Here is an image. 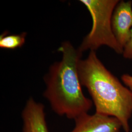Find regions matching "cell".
<instances>
[{"label":"cell","mask_w":132,"mask_h":132,"mask_svg":"<svg viewBox=\"0 0 132 132\" xmlns=\"http://www.w3.org/2000/svg\"><path fill=\"white\" fill-rule=\"evenodd\" d=\"M112 29L119 45L124 48L131 35L132 28V1H119L113 11Z\"/></svg>","instance_id":"obj_5"},{"label":"cell","mask_w":132,"mask_h":132,"mask_svg":"<svg viewBox=\"0 0 132 132\" xmlns=\"http://www.w3.org/2000/svg\"><path fill=\"white\" fill-rule=\"evenodd\" d=\"M22 132H50L43 104L32 97L27 101L22 112Z\"/></svg>","instance_id":"obj_6"},{"label":"cell","mask_w":132,"mask_h":132,"mask_svg":"<svg viewBox=\"0 0 132 132\" xmlns=\"http://www.w3.org/2000/svg\"><path fill=\"white\" fill-rule=\"evenodd\" d=\"M58 51L62 59L51 66L44 77L43 95L55 113L75 120L88 113L93 104L83 94L80 82L78 66L83 53L69 41L62 43Z\"/></svg>","instance_id":"obj_1"},{"label":"cell","mask_w":132,"mask_h":132,"mask_svg":"<svg viewBox=\"0 0 132 132\" xmlns=\"http://www.w3.org/2000/svg\"><path fill=\"white\" fill-rule=\"evenodd\" d=\"M123 56L128 59H132V28L129 41L123 48Z\"/></svg>","instance_id":"obj_8"},{"label":"cell","mask_w":132,"mask_h":132,"mask_svg":"<svg viewBox=\"0 0 132 132\" xmlns=\"http://www.w3.org/2000/svg\"><path fill=\"white\" fill-rule=\"evenodd\" d=\"M26 32L10 34L5 31L0 36V47L7 50H15L21 47L26 42Z\"/></svg>","instance_id":"obj_7"},{"label":"cell","mask_w":132,"mask_h":132,"mask_svg":"<svg viewBox=\"0 0 132 132\" xmlns=\"http://www.w3.org/2000/svg\"><path fill=\"white\" fill-rule=\"evenodd\" d=\"M80 82L90 94L95 113L113 117L121 123L124 132H131L132 93L107 69L95 51H90L78 63Z\"/></svg>","instance_id":"obj_2"},{"label":"cell","mask_w":132,"mask_h":132,"mask_svg":"<svg viewBox=\"0 0 132 132\" xmlns=\"http://www.w3.org/2000/svg\"><path fill=\"white\" fill-rule=\"evenodd\" d=\"M75 126L70 132H119L122 129L117 118L100 113H84L75 120Z\"/></svg>","instance_id":"obj_4"},{"label":"cell","mask_w":132,"mask_h":132,"mask_svg":"<svg viewBox=\"0 0 132 132\" xmlns=\"http://www.w3.org/2000/svg\"><path fill=\"white\" fill-rule=\"evenodd\" d=\"M87 8L93 20L90 32L84 38L78 48L81 52L95 51L106 46L117 53L122 54L123 48L115 38L112 26L113 11L119 0H81Z\"/></svg>","instance_id":"obj_3"},{"label":"cell","mask_w":132,"mask_h":132,"mask_svg":"<svg viewBox=\"0 0 132 132\" xmlns=\"http://www.w3.org/2000/svg\"><path fill=\"white\" fill-rule=\"evenodd\" d=\"M123 84L130 90L132 93V76L128 74H124L121 76Z\"/></svg>","instance_id":"obj_9"}]
</instances>
